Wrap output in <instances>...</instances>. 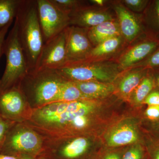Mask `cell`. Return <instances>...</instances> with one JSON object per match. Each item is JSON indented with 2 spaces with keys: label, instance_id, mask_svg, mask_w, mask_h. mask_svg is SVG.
<instances>
[{
  "label": "cell",
  "instance_id": "obj_16",
  "mask_svg": "<svg viewBox=\"0 0 159 159\" xmlns=\"http://www.w3.org/2000/svg\"><path fill=\"white\" fill-rule=\"evenodd\" d=\"M73 82L86 98L89 99H106L113 93L116 90L112 83L98 81Z\"/></svg>",
  "mask_w": 159,
  "mask_h": 159
},
{
  "label": "cell",
  "instance_id": "obj_34",
  "mask_svg": "<svg viewBox=\"0 0 159 159\" xmlns=\"http://www.w3.org/2000/svg\"><path fill=\"white\" fill-rule=\"evenodd\" d=\"M11 24H9L0 31V58L3 54V48L4 41L6 38V36Z\"/></svg>",
  "mask_w": 159,
  "mask_h": 159
},
{
  "label": "cell",
  "instance_id": "obj_35",
  "mask_svg": "<svg viewBox=\"0 0 159 159\" xmlns=\"http://www.w3.org/2000/svg\"><path fill=\"white\" fill-rule=\"evenodd\" d=\"M154 70H156V71L158 73L157 74H154L151 70L152 73L153 74L156 89L159 91V69H155Z\"/></svg>",
  "mask_w": 159,
  "mask_h": 159
},
{
  "label": "cell",
  "instance_id": "obj_24",
  "mask_svg": "<svg viewBox=\"0 0 159 159\" xmlns=\"http://www.w3.org/2000/svg\"><path fill=\"white\" fill-rule=\"evenodd\" d=\"M122 159H148L144 144L137 143L127 146Z\"/></svg>",
  "mask_w": 159,
  "mask_h": 159
},
{
  "label": "cell",
  "instance_id": "obj_2",
  "mask_svg": "<svg viewBox=\"0 0 159 159\" xmlns=\"http://www.w3.org/2000/svg\"><path fill=\"white\" fill-rule=\"evenodd\" d=\"M15 20L29 73L35 68L44 45L37 0H22Z\"/></svg>",
  "mask_w": 159,
  "mask_h": 159
},
{
  "label": "cell",
  "instance_id": "obj_25",
  "mask_svg": "<svg viewBox=\"0 0 159 159\" xmlns=\"http://www.w3.org/2000/svg\"><path fill=\"white\" fill-rule=\"evenodd\" d=\"M57 9L68 15L69 16L75 11L84 7L80 2L76 0H50Z\"/></svg>",
  "mask_w": 159,
  "mask_h": 159
},
{
  "label": "cell",
  "instance_id": "obj_36",
  "mask_svg": "<svg viewBox=\"0 0 159 159\" xmlns=\"http://www.w3.org/2000/svg\"><path fill=\"white\" fill-rule=\"evenodd\" d=\"M0 159H22V158L21 155H10L0 153Z\"/></svg>",
  "mask_w": 159,
  "mask_h": 159
},
{
  "label": "cell",
  "instance_id": "obj_9",
  "mask_svg": "<svg viewBox=\"0 0 159 159\" xmlns=\"http://www.w3.org/2000/svg\"><path fill=\"white\" fill-rule=\"evenodd\" d=\"M38 13L44 43L70 26L68 15L57 9L50 0H37Z\"/></svg>",
  "mask_w": 159,
  "mask_h": 159
},
{
  "label": "cell",
  "instance_id": "obj_18",
  "mask_svg": "<svg viewBox=\"0 0 159 159\" xmlns=\"http://www.w3.org/2000/svg\"><path fill=\"white\" fill-rule=\"evenodd\" d=\"M140 69L126 74L121 79L118 86L120 96L129 99L142 79L148 74L149 70L139 68Z\"/></svg>",
  "mask_w": 159,
  "mask_h": 159
},
{
  "label": "cell",
  "instance_id": "obj_30",
  "mask_svg": "<svg viewBox=\"0 0 159 159\" xmlns=\"http://www.w3.org/2000/svg\"><path fill=\"white\" fill-rule=\"evenodd\" d=\"M151 6L153 25L156 29L155 37L159 39V0L154 1Z\"/></svg>",
  "mask_w": 159,
  "mask_h": 159
},
{
  "label": "cell",
  "instance_id": "obj_4",
  "mask_svg": "<svg viewBox=\"0 0 159 159\" xmlns=\"http://www.w3.org/2000/svg\"><path fill=\"white\" fill-rule=\"evenodd\" d=\"M102 144L101 138L90 136L45 140L42 153L51 159H97Z\"/></svg>",
  "mask_w": 159,
  "mask_h": 159
},
{
  "label": "cell",
  "instance_id": "obj_15",
  "mask_svg": "<svg viewBox=\"0 0 159 159\" xmlns=\"http://www.w3.org/2000/svg\"><path fill=\"white\" fill-rule=\"evenodd\" d=\"M115 10L119 19L121 34L127 40L131 41L141 32L140 24L133 15L122 5H116Z\"/></svg>",
  "mask_w": 159,
  "mask_h": 159
},
{
  "label": "cell",
  "instance_id": "obj_1",
  "mask_svg": "<svg viewBox=\"0 0 159 159\" xmlns=\"http://www.w3.org/2000/svg\"><path fill=\"white\" fill-rule=\"evenodd\" d=\"M116 102L104 99L52 102L30 109L21 122L45 140L80 136L102 139L109 126L120 117Z\"/></svg>",
  "mask_w": 159,
  "mask_h": 159
},
{
  "label": "cell",
  "instance_id": "obj_17",
  "mask_svg": "<svg viewBox=\"0 0 159 159\" xmlns=\"http://www.w3.org/2000/svg\"><path fill=\"white\" fill-rule=\"evenodd\" d=\"M119 23L113 20L88 29V36L92 44L97 46L112 38L120 36Z\"/></svg>",
  "mask_w": 159,
  "mask_h": 159
},
{
  "label": "cell",
  "instance_id": "obj_7",
  "mask_svg": "<svg viewBox=\"0 0 159 159\" xmlns=\"http://www.w3.org/2000/svg\"><path fill=\"white\" fill-rule=\"evenodd\" d=\"M45 139L33 129L22 122H16L7 134L1 154L35 156L42 152Z\"/></svg>",
  "mask_w": 159,
  "mask_h": 159
},
{
  "label": "cell",
  "instance_id": "obj_11",
  "mask_svg": "<svg viewBox=\"0 0 159 159\" xmlns=\"http://www.w3.org/2000/svg\"><path fill=\"white\" fill-rule=\"evenodd\" d=\"M65 31L66 63L87 59L93 49L88 29L70 25Z\"/></svg>",
  "mask_w": 159,
  "mask_h": 159
},
{
  "label": "cell",
  "instance_id": "obj_5",
  "mask_svg": "<svg viewBox=\"0 0 159 159\" xmlns=\"http://www.w3.org/2000/svg\"><path fill=\"white\" fill-rule=\"evenodd\" d=\"M3 54L6 57V68L0 79V93L16 86L29 73L28 66L18 37L17 22L4 41Z\"/></svg>",
  "mask_w": 159,
  "mask_h": 159
},
{
  "label": "cell",
  "instance_id": "obj_14",
  "mask_svg": "<svg viewBox=\"0 0 159 159\" xmlns=\"http://www.w3.org/2000/svg\"><path fill=\"white\" fill-rule=\"evenodd\" d=\"M70 25L90 29L113 20L108 12L84 7L70 16Z\"/></svg>",
  "mask_w": 159,
  "mask_h": 159
},
{
  "label": "cell",
  "instance_id": "obj_29",
  "mask_svg": "<svg viewBox=\"0 0 159 159\" xmlns=\"http://www.w3.org/2000/svg\"><path fill=\"white\" fill-rule=\"evenodd\" d=\"M145 123L156 122L159 119V106H147L143 114Z\"/></svg>",
  "mask_w": 159,
  "mask_h": 159
},
{
  "label": "cell",
  "instance_id": "obj_33",
  "mask_svg": "<svg viewBox=\"0 0 159 159\" xmlns=\"http://www.w3.org/2000/svg\"><path fill=\"white\" fill-rule=\"evenodd\" d=\"M145 123L144 131L153 136L159 138V119L156 122Z\"/></svg>",
  "mask_w": 159,
  "mask_h": 159
},
{
  "label": "cell",
  "instance_id": "obj_32",
  "mask_svg": "<svg viewBox=\"0 0 159 159\" xmlns=\"http://www.w3.org/2000/svg\"><path fill=\"white\" fill-rule=\"evenodd\" d=\"M143 105L159 106V91L155 89L145 98Z\"/></svg>",
  "mask_w": 159,
  "mask_h": 159
},
{
  "label": "cell",
  "instance_id": "obj_38",
  "mask_svg": "<svg viewBox=\"0 0 159 159\" xmlns=\"http://www.w3.org/2000/svg\"><path fill=\"white\" fill-rule=\"evenodd\" d=\"M22 159H34L33 157L28 155H21Z\"/></svg>",
  "mask_w": 159,
  "mask_h": 159
},
{
  "label": "cell",
  "instance_id": "obj_19",
  "mask_svg": "<svg viewBox=\"0 0 159 159\" xmlns=\"http://www.w3.org/2000/svg\"><path fill=\"white\" fill-rule=\"evenodd\" d=\"M156 89L153 74L149 70L148 74L139 84L129 98L131 102L136 107L143 105L145 98Z\"/></svg>",
  "mask_w": 159,
  "mask_h": 159
},
{
  "label": "cell",
  "instance_id": "obj_31",
  "mask_svg": "<svg viewBox=\"0 0 159 159\" xmlns=\"http://www.w3.org/2000/svg\"><path fill=\"white\" fill-rule=\"evenodd\" d=\"M124 2L129 9L136 11H141L148 6V1L147 0H125Z\"/></svg>",
  "mask_w": 159,
  "mask_h": 159
},
{
  "label": "cell",
  "instance_id": "obj_8",
  "mask_svg": "<svg viewBox=\"0 0 159 159\" xmlns=\"http://www.w3.org/2000/svg\"><path fill=\"white\" fill-rule=\"evenodd\" d=\"M142 119L133 116L120 117L109 126L102 140L106 148H117L142 143L144 133L141 128Z\"/></svg>",
  "mask_w": 159,
  "mask_h": 159
},
{
  "label": "cell",
  "instance_id": "obj_26",
  "mask_svg": "<svg viewBox=\"0 0 159 159\" xmlns=\"http://www.w3.org/2000/svg\"><path fill=\"white\" fill-rule=\"evenodd\" d=\"M136 66L148 70L159 69V48L148 58L136 65Z\"/></svg>",
  "mask_w": 159,
  "mask_h": 159
},
{
  "label": "cell",
  "instance_id": "obj_27",
  "mask_svg": "<svg viewBox=\"0 0 159 159\" xmlns=\"http://www.w3.org/2000/svg\"><path fill=\"white\" fill-rule=\"evenodd\" d=\"M126 147L102 149L97 159H122Z\"/></svg>",
  "mask_w": 159,
  "mask_h": 159
},
{
  "label": "cell",
  "instance_id": "obj_12",
  "mask_svg": "<svg viewBox=\"0 0 159 159\" xmlns=\"http://www.w3.org/2000/svg\"><path fill=\"white\" fill-rule=\"evenodd\" d=\"M29 102L18 86L0 93V116L16 122L24 119Z\"/></svg>",
  "mask_w": 159,
  "mask_h": 159
},
{
  "label": "cell",
  "instance_id": "obj_13",
  "mask_svg": "<svg viewBox=\"0 0 159 159\" xmlns=\"http://www.w3.org/2000/svg\"><path fill=\"white\" fill-rule=\"evenodd\" d=\"M159 48V39L149 36L123 54L119 61L120 66L125 69L136 65L148 58Z\"/></svg>",
  "mask_w": 159,
  "mask_h": 159
},
{
  "label": "cell",
  "instance_id": "obj_20",
  "mask_svg": "<svg viewBox=\"0 0 159 159\" xmlns=\"http://www.w3.org/2000/svg\"><path fill=\"white\" fill-rule=\"evenodd\" d=\"M22 0H0V31L12 24Z\"/></svg>",
  "mask_w": 159,
  "mask_h": 159
},
{
  "label": "cell",
  "instance_id": "obj_37",
  "mask_svg": "<svg viewBox=\"0 0 159 159\" xmlns=\"http://www.w3.org/2000/svg\"><path fill=\"white\" fill-rule=\"evenodd\" d=\"M92 3H94L98 6H102L104 4L103 0H92L91 1Z\"/></svg>",
  "mask_w": 159,
  "mask_h": 159
},
{
  "label": "cell",
  "instance_id": "obj_21",
  "mask_svg": "<svg viewBox=\"0 0 159 159\" xmlns=\"http://www.w3.org/2000/svg\"><path fill=\"white\" fill-rule=\"evenodd\" d=\"M87 99L73 81L65 80L55 102H69Z\"/></svg>",
  "mask_w": 159,
  "mask_h": 159
},
{
  "label": "cell",
  "instance_id": "obj_10",
  "mask_svg": "<svg viewBox=\"0 0 159 159\" xmlns=\"http://www.w3.org/2000/svg\"><path fill=\"white\" fill-rule=\"evenodd\" d=\"M65 30L44 43L35 68L31 72L57 70L66 63Z\"/></svg>",
  "mask_w": 159,
  "mask_h": 159
},
{
  "label": "cell",
  "instance_id": "obj_3",
  "mask_svg": "<svg viewBox=\"0 0 159 159\" xmlns=\"http://www.w3.org/2000/svg\"><path fill=\"white\" fill-rule=\"evenodd\" d=\"M65 80L56 70L29 72L18 86L35 107L55 102Z\"/></svg>",
  "mask_w": 159,
  "mask_h": 159
},
{
  "label": "cell",
  "instance_id": "obj_28",
  "mask_svg": "<svg viewBox=\"0 0 159 159\" xmlns=\"http://www.w3.org/2000/svg\"><path fill=\"white\" fill-rule=\"evenodd\" d=\"M16 123V122L0 116V151L2 147L9 130Z\"/></svg>",
  "mask_w": 159,
  "mask_h": 159
},
{
  "label": "cell",
  "instance_id": "obj_39",
  "mask_svg": "<svg viewBox=\"0 0 159 159\" xmlns=\"http://www.w3.org/2000/svg\"><path fill=\"white\" fill-rule=\"evenodd\" d=\"M37 159H50L49 158H48L45 157H39V158Z\"/></svg>",
  "mask_w": 159,
  "mask_h": 159
},
{
  "label": "cell",
  "instance_id": "obj_23",
  "mask_svg": "<svg viewBox=\"0 0 159 159\" xmlns=\"http://www.w3.org/2000/svg\"><path fill=\"white\" fill-rule=\"evenodd\" d=\"M144 133V145L148 159H159V138Z\"/></svg>",
  "mask_w": 159,
  "mask_h": 159
},
{
  "label": "cell",
  "instance_id": "obj_22",
  "mask_svg": "<svg viewBox=\"0 0 159 159\" xmlns=\"http://www.w3.org/2000/svg\"><path fill=\"white\" fill-rule=\"evenodd\" d=\"M121 41V37L119 36L102 42L93 48L87 59L93 60L113 53L119 48Z\"/></svg>",
  "mask_w": 159,
  "mask_h": 159
},
{
  "label": "cell",
  "instance_id": "obj_6",
  "mask_svg": "<svg viewBox=\"0 0 159 159\" xmlns=\"http://www.w3.org/2000/svg\"><path fill=\"white\" fill-rule=\"evenodd\" d=\"M63 79L73 82L98 81L112 83L118 77L117 67L90 60L67 63L56 70Z\"/></svg>",
  "mask_w": 159,
  "mask_h": 159
}]
</instances>
